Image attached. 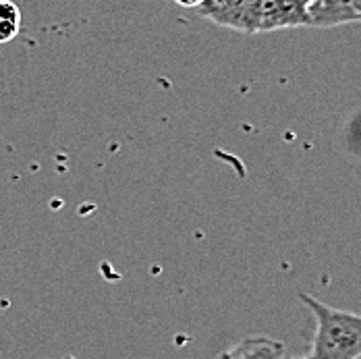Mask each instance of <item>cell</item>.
I'll return each instance as SVG.
<instances>
[{"instance_id": "cell-9", "label": "cell", "mask_w": 361, "mask_h": 359, "mask_svg": "<svg viewBox=\"0 0 361 359\" xmlns=\"http://www.w3.org/2000/svg\"><path fill=\"white\" fill-rule=\"evenodd\" d=\"M303 2H305V4H307V2H312V0H303Z\"/></svg>"}, {"instance_id": "cell-6", "label": "cell", "mask_w": 361, "mask_h": 359, "mask_svg": "<svg viewBox=\"0 0 361 359\" xmlns=\"http://www.w3.org/2000/svg\"><path fill=\"white\" fill-rule=\"evenodd\" d=\"M183 8H200L206 0H175Z\"/></svg>"}, {"instance_id": "cell-3", "label": "cell", "mask_w": 361, "mask_h": 359, "mask_svg": "<svg viewBox=\"0 0 361 359\" xmlns=\"http://www.w3.org/2000/svg\"><path fill=\"white\" fill-rule=\"evenodd\" d=\"M357 15L351 0H312L307 2V28H336L355 23Z\"/></svg>"}, {"instance_id": "cell-10", "label": "cell", "mask_w": 361, "mask_h": 359, "mask_svg": "<svg viewBox=\"0 0 361 359\" xmlns=\"http://www.w3.org/2000/svg\"><path fill=\"white\" fill-rule=\"evenodd\" d=\"M65 359H77V358H71V355H69V358H65Z\"/></svg>"}, {"instance_id": "cell-2", "label": "cell", "mask_w": 361, "mask_h": 359, "mask_svg": "<svg viewBox=\"0 0 361 359\" xmlns=\"http://www.w3.org/2000/svg\"><path fill=\"white\" fill-rule=\"evenodd\" d=\"M290 28H307L303 0H243L241 34H266Z\"/></svg>"}, {"instance_id": "cell-1", "label": "cell", "mask_w": 361, "mask_h": 359, "mask_svg": "<svg viewBox=\"0 0 361 359\" xmlns=\"http://www.w3.org/2000/svg\"><path fill=\"white\" fill-rule=\"evenodd\" d=\"M301 303L312 312L316 332L312 341V359H360L361 316L336 310L310 293L299 295Z\"/></svg>"}, {"instance_id": "cell-8", "label": "cell", "mask_w": 361, "mask_h": 359, "mask_svg": "<svg viewBox=\"0 0 361 359\" xmlns=\"http://www.w3.org/2000/svg\"><path fill=\"white\" fill-rule=\"evenodd\" d=\"M285 359H312V355H305V358H285Z\"/></svg>"}, {"instance_id": "cell-5", "label": "cell", "mask_w": 361, "mask_h": 359, "mask_svg": "<svg viewBox=\"0 0 361 359\" xmlns=\"http://www.w3.org/2000/svg\"><path fill=\"white\" fill-rule=\"evenodd\" d=\"M21 8L13 0H0V44H8L21 32Z\"/></svg>"}, {"instance_id": "cell-7", "label": "cell", "mask_w": 361, "mask_h": 359, "mask_svg": "<svg viewBox=\"0 0 361 359\" xmlns=\"http://www.w3.org/2000/svg\"><path fill=\"white\" fill-rule=\"evenodd\" d=\"M351 4H353V11L357 15V21H361V0H351Z\"/></svg>"}, {"instance_id": "cell-4", "label": "cell", "mask_w": 361, "mask_h": 359, "mask_svg": "<svg viewBox=\"0 0 361 359\" xmlns=\"http://www.w3.org/2000/svg\"><path fill=\"white\" fill-rule=\"evenodd\" d=\"M287 345L270 336H247L216 359H285Z\"/></svg>"}]
</instances>
